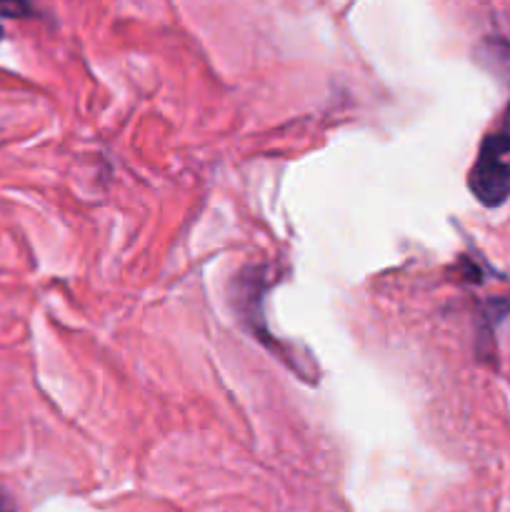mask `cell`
<instances>
[{
  "mask_svg": "<svg viewBox=\"0 0 510 512\" xmlns=\"http://www.w3.org/2000/svg\"><path fill=\"white\" fill-rule=\"evenodd\" d=\"M475 198L488 208L510 198V133H490L480 143L468 180Z\"/></svg>",
  "mask_w": 510,
  "mask_h": 512,
  "instance_id": "6da1fadb",
  "label": "cell"
},
{
  "mask_svg": "<svg viewBox=\"0 0 510 512\" xmlns=\"http://www.w3.org/2000/svg\"><path fill=\"white\" fill-rule=\"evenodd\" d=\"M28 13V0H0V18H23V15Z\"/></svg>",
  "mask_w": 510,
  "mask_h": 512,
  "instance_id": "7a4b0ae2",
  "label": "cell"
},
{
  "mask_svg": "<svg viewBox=\"0 0 510 512\" xmlns=\"http://www.w3.org/2000/svg\"><path fill=\"white\" fill-rule=\"evenodd\" d=\"M0 512H13V508H10V503L5 500L3 493H0Z\"/></svg>",
  "mask_w": 510,
  "mask_h": 512,
  "instance_id": "3957f363",
  "label": "cell"
},
{
  "mask_svg": "<svg viewBox=\"0 0 510 512\" xmlns=\"http://www.w3.org/2000/svg\"><path fill=\"white\" fill-rule=\"evenodd\" d=\"M0 33H3V30H0Z\"/></svg>",
  "mask_w": 510,
  "mask_h": 512,
  "instance_id": "277c9868",
  "label": "cell"
}]
</instances>
